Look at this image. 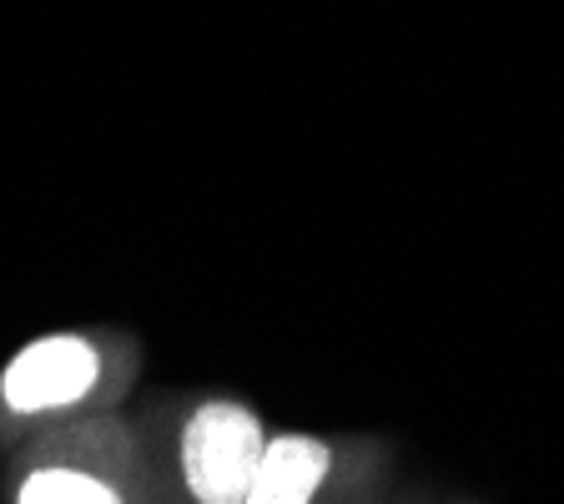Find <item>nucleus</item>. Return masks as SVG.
Listing matches in <instances>:
<instances>
[{
	"mask_svg": "<svg viewBox=\"0 0 564 504\" xmlns=\"http://www.w3.org/2000/svg\"><path fill=\"white\" fill-rule=\"evenodd\" d=\"M11 504H162L127 414H101L6 454Z\"/></svg>",
	"mask_w": 564,
	"mask_h": 504,
	"instance_id": "3",
	"label": "nucleus"
},
{
	"mask_svg": "<svg viewBox=\"0 0 564 504\" xmlns=\"http://www.w3.org/2000/svg\"><path fill=\"white\" fill-rule=\"evenodd\" d=\"M131 429L162 504H242L272 435L262 414L232 394L162 399L131 419Z\"/></svg>",
	"mask_w": 564,
	"mask_h": 504,
	"instance_id": "2",
	"label": "nucleus"
},
{
	"mask_svg": "<svg viewBox=\"0 0 564 504\" xmlns=\"http://www.w3.org/2000/svg\"><path fill=\"white\" fill-rule=\"evenodd\" d=\"M348 490V449L307 429L268 435L242 504H338Z\"/></svg>",
	"mask_w": 564,
	"mask_h": 504,
	"instance_id": "4",
	"label": "nucleus"
},
{
	"mask_svg": "<svg viewBox=\"0 0 564 504\" xmlns=\"http://www.w3.org/2000/svg\"><path fill=\"white\" fill-rule=\"evenodd\" d=\"M141 343L117 329H56L0 364V454L82 419L121 414Z\"/></svg>",
	"mask_w": 564,
	"mask_h": 504,
	"instance_id": "1",
	"label": "nucleus"
}]
</instances>
